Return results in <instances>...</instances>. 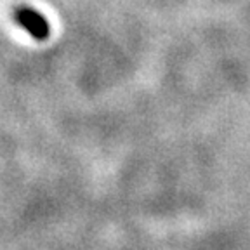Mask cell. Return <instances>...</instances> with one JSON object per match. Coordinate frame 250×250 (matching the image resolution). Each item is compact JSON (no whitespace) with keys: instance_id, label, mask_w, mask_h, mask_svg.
<instances>
[{"instance_id":"6da1fadb","label":"cell","mask_w":250,"mask_h":250,"mask_svg":"<svg viewBox=\"0 0 250 250\" xmlns=\"http://www.w3.org/2000/svg\"><path fill=\"white\" fill-rule=\"evenodd\" d=\"M16 21L37 40H45L49 37V33H51V26H49L47 20L42 14L33 11V9H28V7L18 9L16 11Z\"/></svg>"}]
</instances>
